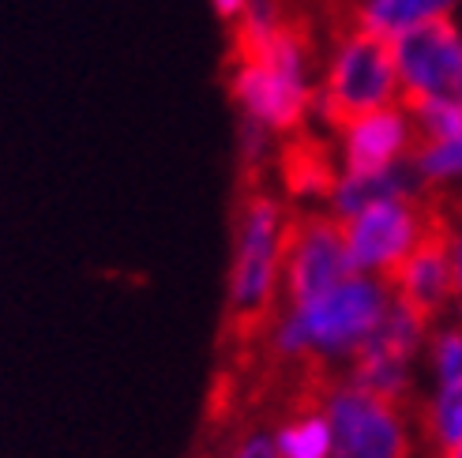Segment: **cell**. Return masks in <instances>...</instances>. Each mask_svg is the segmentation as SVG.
<instances>
[{"instance_id":"obj_1","label":"cell","mask_w":462,"mask_h":458,"mask_svg":"<svg viewBox=\"0 0 462 458\" xmlns=\"http://www.w3.org/2000/svg\"><path fill=\"white\" fill-rule=\"evenodd\" d=\"M286 218L290 215L282 203L256 180H248L237 211V252L229 267L226 301V346H237L241 361H248L252 346L274 331Z\"/></svg>"},{"instance_id":"obj_2","label":"cell","mask_w":462,"mask_h":458,"mask_svg":"<svg viewBox=\"0 0 462 458\" xmlns=\"http://www.w3.org/2000/svg\"><path fill=\"white\" fill-rule=\"evenodd\" d=\"M229 95L241 117L256 121L271 135H297L316 105L312 41L297 19L256 53H234L229 60Z\"/></svg>"},{"instance_id":"obj_3","label":"cell","mask_w":462,"mask_h":458,"mask_svg":"<svg viewBox=\"0 0 462 458\" xmlns=\"http://www.w3.org/2000/svg\"><path fill=\"white\" fill-rule=\"evenodd\" d=\"M395 102H399V72L391 41L361 27H342L331 45L323 79L316 87L319 117L331 128H342L365 117V113H376Z\"/></svg>"},{"instance_id":"obj_4","label":"cell","mask_w":462,"mask_h":458,"mask_svg":"<svg viewBox=\"0 0 462 458\" xmlns=\"http://www.w3.org/2000/svg\"><path fill=\"white\" fill-rule=\"evenodd\" d=\"M387 305H391V293L383 282L350 274V279L338 282L328 297H319L316 305L290 312V319H293L297 334H301L305 350L328 361V357L354 353L361 342L376 331Z\"/></svg>"},{"instance_id":"obj_5","label":"cell","mask_w":462,"mask_h":458,"mask_svg":"<svg viewBox=\"0 0 462 458\" xmlns=\"http://www.w3.org/2000/svg\"><path fill=\"white\" fill-rule=\"evenodd\" d=\"M282 267L293 312L316 305L354 274L350 252H346V225L335 215H290L282 237Z\"/></svg>"},{"instance_id":"obj_6","label":"cell","mask_w":462,"mask_h":458,"mask_svg":"<svg viewBox=\"0 0 462 458\" xmlns=\"http://www.w3.org/2000/svg\"><path fill=\"white\" fill-rule=\"evenodd\" d=\"M399 72V102L462 105V31L455 19H432L391 41Z\"/></svg>"},{"instance_id":"obj_7","label":"cell","mask_w":462,"mask_h":458,"mask_svg":"<svg viewBox=\"0 0 462 458\" xmlns=\"http://www.w3.org/2000/svg\"><path fill=\"white\" fill-rule=\"evenodd\" d=\"M410 406L383 402L350 383H335L328 395V421L335 458H410Z\"/></svg>"},{"instance_id":"obj_8","label":"cell","mask_w":462,"mask_h":458,"mask_svg":"<svg viewBox=\"0 0 462 458\" xmlns=\"http://www.w3.org/2000/svg\"><path fill=\"white\" fill-rule=\"evenodd\" d=\"M425 199H429V225H425L421 241L413 244L410 256L380 282L387 286V293L395 297V301H402L429 327L451 301V218L440 207V199H436L432 188L425 192Z\"/></svg>"},{"instance_id":"obj_9","label":"cell","mask_w":462,"mask_h":458,"mask_svg":"<svg viewBox=\"0 0 462 458\" xmlns=\"http://www.w3.org/2000/svg\"><path fill=\"white\" fill-rule=\"evenodd\" d=\"M425 192L410 196V199H380L373 207H365L354 218L342 222L346 252H350L354 270H380L387 279V274L410 256V248L421 241L425 225H429Z\"/></svg>"},{"instance_id":"obj_10","label":"cell","mask_w":462,"mask_h":458,"mask_svg":"<svg viewBox=\"0 0 462 458\" xmlns=\"http://www.w3.org/2000/svg\"><path fill=\"white\" fill-rule=\"evenodd\" d=\"M342 173L346 177H368V173H383L391 166L406 162L418 147V132H413L410 113L402 102L383 105L376 113L342 124Z\"/></svg>"},{"instance_id":"obj_11","label":"cell","mask_w":462,"mask_h":458,"mask_svg":"<svg viewBox=\"0 0 462 458\" xmlns=\"http://www.w3.org/2000/svg\"><path fill=\"white\" fill-rule=\"evenodd\" d=\"M458 0H357L354 5V27L373 31L387 41L399 34L425 27L432 19H448Z\"/></svg>"},{"instance_id":"obj_12","label":"cell","mask_w":462,"mask_h":458,"mask_svg":"<svg viewBox=\"0 0 462 458\" xmlns=\"http://www.w3.org/2000/svg\"><path fill=\"white\" fill-rule=\"evenodd\" d=\"M274 447H279V458H331L335 440H331L328 402L282 409L279 428H274Z\"/></svg>"},{"instance_id":"obj_13","label":"cell","mask_w":462,"mask_h":458,"mask_svg":"<svg viewBox=\"0 0 462 458\" xmlns=\"http://www.w3.org/2000/svg\"><path fill=\"white\" fill-rule=\"evenodd\" d=\"M282 180L293 196H331V188L338 185V173L328 147L312 135L297 132L282 151Z\"/></svg>"},{"instance_id":"obj_14","label":"cell","mask_w":462,"mask_h":458,"mask_svg":"<svg viewBox=\"0 0 462 458\" xmlns=\"http://www.w3.org/2000/svg\"><path fill=\"white\" fill-rule=\"evenodd\" d=\"M421 425L432 444V454H448L462 447V380L440 383V395L429 402V409L421 414Z\"/></svg>"},{"instance_id":"obj_15","label":"cell","mask_w":462,"mask_h":458,"mask_svg":"<svg viewBox=\"0 0 462 458\" xmlns=\"http://www.w3.org/2000/svg\"><path fill=\"white\" fill-rule=\"evenodd\" d=\"M432 192L451 218V301L462 308V199L444 185H432Z\"/></svg>"},{"instance_id":"obj_16","label":"cell","mask_w":462,"mask_h":458,"mask_svg":"<svg viewBox=\"0 0 462 458\" xmlns=\"http://www.w3.org/2000/svg\"><path fill=\"white\" fill-rule=\"evenodd\" d=\"M432 364L440 383H458L462 380V327H448L432 342Z\"/></svg>"},{"instance_id":"obj_17","label":"cell","mask_w":462,"mask_h":458,"mask_svg":"<svg viewBox=\"0 0 462 458\" xmlns=\"http://www.w3.org/2000/svg\"><path fill=\"white\" fill-rule=\"evenodd\" d=\"M222 458H279V447H274V436L263 428H248L226 447Z\"/></svg>"},{"instance_id":"obj_18","label":"cell","mask_w":462,"mask_h":458,"mask_svg":"<svg viewBox=\"0 0 462 458\" xmlns=\"http://www.w3.org/2000/svg\"><path fill=\"white\" fill-rule=\"evenodd\" d=\"M211 8H215V15H218L222 23H229V27H234V23L245 15L248 0H211Z\"/></svg>"},{"instance_id":"obj_19","label":"cell","mask_w":462,"mask_h":458,"mask_svg":"<svg viewBox=\"0 0 462 458\" xmlns=\"http://www.w3.org/2000/svg\"><path fill=\"white\" fill-rule=\"evenodd\" d=\"M432 458H462V447H455V451H448V454H432Z\"/></svg>"},{"instance_id":"obj_20","label":"cell","mask_w":462,"mask_h":458,"mask_svg":"<svg viewBox=\"0 0 462 458\" xmlns=\"http://www.w3.org/2000/svg\"><path fill=\"white\" fill-rule=\"evenodd\" d=\"M458 199H462V188H458Z\"/></svg>"}]
</instances>
